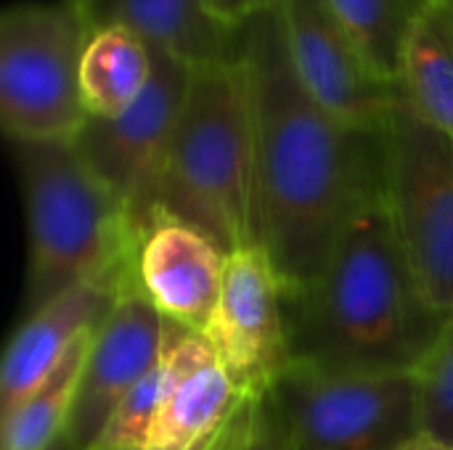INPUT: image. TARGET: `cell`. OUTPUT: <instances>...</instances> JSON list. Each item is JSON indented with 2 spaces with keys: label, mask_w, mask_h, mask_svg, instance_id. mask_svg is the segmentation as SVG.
I'll return each instance as SVG.
<instances>
[{
  "label": "cell",
  "mask_w": 453,
  "mask_h": 450,
  "mask_svg": "<svg viewBox=\"0 0 453 450\" xmlns=\"http://www.w3.org/2000/svg\"><path fill=\"white\" fill-rule=\"evenodd\" d=\"M255 114V236L284 294L305 289L350 220L385 188V125L324 109L287 48L281 8L239 32Z\"/></svg>",
  "instance_id": "cell-1"
},
{
  "label": "cell",
  "mask_w": 453,
  "mask_h": 450,
  "mask_svg": "<svg viewBox=\"0 0 453 450\" xmlns=\"http://www.w3.org/2000/svg\"><path fill=\"white\" fill-rule=\"evenodd\" d=\"M292 361L334 371H414L449 321L419 289L382 196L337 239L321 273L284 294Z\"/></svg>",
  "instance_id": "cell-2"
},
{
  "label": "cell",
  "mask_w": 453,
  "mask_h": 450,
  "mask_svg": "<svg viewBox=\"0 0 453 450\" xmlns=\"http://www.w3.org/2000/svg\"><path fill=\"white\" fill-rule=\"evenodd\" d=\"M175 217L226 255L255 236V114L242 45L191 69V85L149 196L146 231Z\"/></svg>",
  "instance_id": "cell-3"
},
{
  "label": "cell",
  "mask_w": 453,
  "mask_h": 450,
  "mask_svg": "<svg viewBox=\"0 0 453 450\" xmlns=\"http://www.w3.org/2000/svg\"><path fill=\"white\" fill-rule=\"evenodd\" d=\"M29 263L24 310L32 316L61 292L85 284H133L141 233L122 199L98 180L72 141H13Z\"/></svg>",
  "instance_id": "cell-4"
},
{
  "label": "cell",
  "mask_w": 453,
  "mask_h": 450,
  "mask_svg": "<svg viewBox=\"0 0 453 450\" xmlns=\"http://www.w3.org/2000/svg\"><path fill=\"white\" fill-rule=\"evenodd\" d=\"M271 450H403L419 438L411 371L292 361L263 398Z\"/></svg>",
  "instance_id": "cell-5"
},
{
  "label": "cell",
  "mask_w": 453,
  "mask_h": 450,
  "mask_svg": "<svg viewBox=\"0 0 453 450\" xmlns=\"http://www.w3.org/2000/svg\"><path fill=\"white\" fill-rule=\"evenodd\" d=\"M93 27L80 0H21L0 16V122L8 141H74Z\"/></svg>",
  "instance_id": "cell-6"
},
{
  "label": "cell",
  "mask_w": 453,
  "mask_h": 450,
  "mask_svg": "<svg viewBox=\"0 0 453 450\" xmlns=\"http://www.w3.org/2000/svg\"><path fill=\"white\" fill-rule=\"evenodd\" d=\"M382 202L419 289L451 313L453 138L406 101L385 122Z\"/></svg>",
  "instance_id": "cell-7"
},
{
  "label": "cell",
  "mask_w": 453,
  "mask_h": 450,
  "mask_svg": "<svg viewBox=\"0 0 453 450\" xmlns=\"http://www.w3.org/2000/svg\"><path fill=\"white\" fill-rule=\"evenodd\" d=\"M151 53L154 74L143 95L119 117H88L72 141L98 180L122 199L141 236L146 233L151 186L180 119L194 69L167 50L151 48Z\"/></svg>",
  "instance_id": "cell-8"
},
{
  "label": "cell",
  "mask_w": 453,
  "mask_h": 450,
  "mask_svg": "<svg viewBox=\"0 0 453 450\" xmlns=\"http://www.w3.org/2000/svg\"><path fill=\"white\" fill-rule=\"evenodd\" d=\"M204 337L247 393L265 395L292 363L284 284L260 244L228 255L220 300Z\"/></svg>",
  "instance_id": "cell-9"
},
{
  "label": "cell",
  "mask_w": 453,
  "mask_h": 450,
  "mask_svg": "<svg viewBox=\"0 0 453 450\" xmlns=\"http://www.w3.org/2000/svg\"><path fill=\"white\" fill-rule=\"evenodd\" d=\"M289 58L305 90L350 125L382 127L403 103L398 82L385 80L326 0L281 3Z\"/></svg>",
  "instance_id": "cell-10"
},
{
  "label": "cell",
  "mask_w": 453,
  "mask_h": 450,
  "mask_svg": "<svg viewBox=\"0 0 453 450\" xmlns=\"http://www.w3.org/2000/svg\"><path fill=\"white\" fill-rule=\"evenodd\" d=\"M165 334L167 321L162 313L149 302L138 281L127 284L98 324L90 345L74 411L64 432L74 448H93L114 408L157 369L165 353Z\"/></svg>",
  "instance_id": "cell-11"
},
{
  "label": "cell",
  "mask_w": 453,
  "mask_h": 450,
  "mask_svg": "<svg viewBox=\"0 0 453 450\" xmlns=\"http://www.w3.org/2000/svg\"><path fill=\"white\" fill-rule=\"evenodd\" d=\"M228 255L199 228L157 217L141 239L135 278L165 321L204 334L220 300Z\"/></svg>",
  "instance_id": "cell-12"
},
{
  "label": "cell",
  "mask_w": 453,
  "mask_h": 450,
  "mask_svg": "<svg viewBox=\"0 0 453 450\" xmlns=\"http://www.w3.org/2000/svg\"><path fill=\"white\" fill-rule=\"evenodd\" d=\"M210 339L167 321L162 398L149 450H188L207 438L242 398Z\"/></svg>",
  "instance_id": "cell-13"
},
{
  "label": "cell",
  "mask_w": 453,
  "mask_h": 450,
  "mask_svg": "<svg viewBox=\"0 0 453 450\" xmlns=\"http://www.w3.org/2000/svg\"><path fill=\"white\" fill-rule=\"evenodd\" d=\"M125 286L85 281L24 318L8 342L0 369V416L13 411L58 369L72 345L106 318Z\"/></svg>",
  "instance_id": "cell-14"
},
{
  "label": "cell",
  "mask_w": 453,
  "mask_h": 450,
  "mask_svg": "<svg viewBox=\"0 0 453 450\" xmlns=\"http://www.w3.org/2000/svg\"><path fill=\"white\" fill-rule=\"evenodd\" d=\"M93 29L125 27L151 48L199 66L239 48V32L210 19L204 0H80Z\"/></svg>",
  "instance_id": "cell-15"
},
{
  "label": "cell",
  "mask_w": 453,
  "mask_h": 450,
  "mask_svg": "<svg viewBox=\"0 0 453 450\" xmlns=\"http://www.w3.org/2000/svg\"><path fill=\"white\" fill-rule=\"evenodd\" d=\"M403 101L453 138V0H427L401 53Z\"/></svg>",
  "instance_id": "cell-16"
},
{
  "label": "cell",
  "mask_w": 453,
  "mask_h": 450,
  "mask_svg": "<svg viewBox=\"0 0 453 450\" xmlns=\"http://www.w3.org/2000/svg\"><path fill=\"white\" fill-rule=\"evenodd\" d=\"M154 53L146 40L125 27L93 29L80 72L88 117L111 119L127 111L149 88Z\"/></svg>",
  "instance_id": "cell-17"
},
{
  "label": "cell",
  "mask_w": 453,
  "mask_h": 450,
  "mask_svg": "<svg viewBox=\"0 0 453 450\" xmlns=\"http://www.w3.org/2000/svg\"><path fill=\"white\" fill-rule=\"evenodd\" d=\"M96 329L85 332L72 345L66 358L40 387H35L13 411L0 416V450H48L64 438Z\"/></svg>",
  "instance_id": "cell-18"
},
{
  "label": "cell",
  "mask_w": 453,
  "mask_h": 450,
  "mask_svg": "<svg viewBox=\"0 0 453 450\" xmlns=\"http://www.w3.org/2000/svg\"><path fill=\"white\" fill-rule=\"evenodd\" d=\"M369 64L398 82L403 42L427 0H326Z\"/></svg>",
  "instance_id": "cell-19"
},
{
  "label": "cell",
  "mask_w": 453,
  "mask_h": 450,
  "mask_svg": "<svg viewBox=\"0 0 453 450\" xmlns=\"http://www.w3.org/2000/svg\"><path fill=\"white\" fill-rule=\"evenodd\" d=\"M411 377L419 435L453 448V313Z\"/></svg>",
  "instance_id": "cell-20"
},
{
  "label": "cell",
  "mask_w": 453,
  "mask_h": 450,
  "mask_svg": "<svg viewBox=\"0 0 453 450\" xmlns=\"http://www.w3.org/2000/svg\"><path fill=\"white\" fill-rule=\"evenodd\" d=\"M162 398V361L114 408L90 450H149Z\"/></svg>",
  "instance_id": "cell-21"
},
{
  "label": "cell",
  "mask_w": 453,
  "mask_h": 450,
  "mask_svg": "<svg viewBox=\"0 0 453 450\" xmlns=\"http://www.w3.org/2000/svg\"><path fill=\"white\" fill-rule=\"evenodd\" d=\"M263 398L260 393H242L231 414L188 450H271Z\"/></svg>",
  "instance_id": "cell-22"
},
{
  "label": "cell",
  "mask_w": 453,
  "mask_h": 450,
  "mask_svg": "<svg viewBox=\"0 0 453 450\" xmlns=\"http://www.w3.org/2000/svg\"><path fill=\"white\" fill-rule=\"evenodd\" d=\"M281 3L284 0H204V8L212 21L231 32H239L257 16L281 8Z\"/></svg>",
  "instance_id": "cell-23"
},
{
  "label": "cell",
  "mask_w": 453,
  "mask_h": 450,
  "mask_svg": "<svg viewBox=\"0 0 453 450\" xmlns=\"http://www.w3.org/2000/svg\"><path fill=\"white\" fill-rule=\"evenodd\" d=\"M403 450H453V448H449V446H441V443H433V440H427V438H422V435H419L411 446H406Z\"/></svg>",
  "instance_id": "cell-24"
},
{
  "label": "cell",
  "mask_w": 453,
  "mask_h": 450,
  "mask_svg": "<svg viewBox=\"0 0 453 450\" xmlns=\"http://www.w3.org/2000/svg\"><path fill=\"white\" fill-rule=\"evenodd\" d=\"M48 450H80V448H74L66 438H61V440H56V443H53Z\"/></svg>",
  "instance_id": "cell-25"
}]
</instances>
